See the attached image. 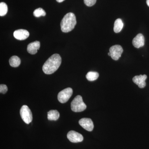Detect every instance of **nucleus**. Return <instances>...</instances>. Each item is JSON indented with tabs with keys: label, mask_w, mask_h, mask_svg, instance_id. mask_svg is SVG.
I'll return each instance as SVG.
<instances>
[{
	"label": "nucleus",
	"mask_w": 149,
	"mask_h": 149,
	"mask_svg": "<svg viewBox=\"0 0 149 149\" xmlns=\"http://www.w3.org/2000/svg\"><path fill=\"white\" fill-rule=\"evenodd\" d=\"M61 63V58L59 54H54L48 58L42 67L43 72L46 74H52L57 70Z\"/></svg>",
	"instance_id": "f257e3e1"
},
{
	"label": "nucleus",
	"mask_w": 149,
	"mask_h": 149,
	"mask_svg": "<svg viewBox=\"0 0 149 149\" xmlns=\"http://www.w3.org/2000/svg\"><path fill=\"white\" fill-rule=\"evenodd\" d=\"M76 17L74 13H69L65 15L61 23V27L63 32H68L74 29L76 24Z\"/></svg>",
	"instance_id": "f03ea898"
},
{
	"label": "nucleus",
	"mask_w": 149,
	"mask_h": 149,
	"mask_svg": "<svg viewBox=\"0 0 149 149\" xmlns=\"http://www.w3.org/2000/svg\"><path fill=\"white\" fill-rule=\"evenodd\" d=\"M87 108L86 104L83 101L82 97L77 95L75 97L71 103V109L75 112H80L84 111Z\"/></svg>",
	"instance_id": "7ed1b4c3"
},
{
	"label": "nucleus",
	"mask_w": 149,
	"mask_h": 149,
	"mask_svg": "<svg viewBox=\"0 0 149 149\" xmlns=\"http://www.w3.org/2000/svg\"><path fill=\"white\" fill-rule=\"evenodd\" d=\"M20 114L22 120L27 124H29L32 121V114L29 107L23 105L20 110Z\"/></svg>",
	"instance_id": "20e7f679"
},
{
	"label": "nucleus",
	"mask_w": 149,
	"mask_h": 149,
	"mask_svg": "<svg viewBox=\"0 0 149 149\" xmlns=\"http://www.w3.org/2000/svg\"><path fill=\"white\" fill-rule=\"evenodd\" d=\"M73 91L72 88H65L59 92L58 95V99L60 102L61 103H66L72 95Z\"/></svg>",
	"instance_id": "39448f33"
},
{
	"label": "nucleus",
	"mask_w": 149,
	"mask_h": 149,
	"mask_svg": "<svg viewBox=\"0 0 149 149\" xmlns=\"http://www.w3.org/2000/svg\"><path fill=\"white\" fill-rule=\"evenodd\" d=\"M123 52V49L121 46L119 45L112 46L110 48L109 52L110 56L114 60L117 61L119 59Z\"/></svg>",
	"instance_id": "423d86ee"
},
{
	"label": "nucleus",
	"mask_w": 149,
	"mask_h": 149,
	"mask_svg": "<svg viewBox=\"0 0 149 149\" xmlns=\"http://www.w3.org/2000/svg\"><path fill=\"white\" fill-rule=\"evenodd\" d=\"M67 138L70 141L73 143H79L82 142L83 140V136L79 133L71 130L67 134Z\"/></svg>",
	"instance_id": "0eeeda50"
},
{
	"label": "nucleus",
	"mask_w": 149,
	"mask_h": 149,
	"mask_svg": "<svg viewBox=\"0 0 149 149\" xmlns=\"http://www.w3.org/2000/svg\"><path fill=\"white\" fill-rule=\"evenodd\" d=\"M79 123L84 129L88 131H92L94 128V124L91 118H81L79 120Z\"/></svg>",
	"instance_id": "6e6552de"
},
{
	"label": "nucleus",
	"mask_w": 149,
	"mask_h": 149,
	"mask_svg": "<svg viewBox=\"0 0 149 149\" xmlns=\"http://www.w3.org/2000/svg\"><path fill=\"white\" fill-rule=\"evenodd\" d=\"M147 78L146 74L136 75L133 78V81L136 85H138L139 88H143L146 87V80Z\"/></svg>",
	"instance_id": "1a4fd4ad"
},
{
	"label": "nucleus",
	"mask_w": 149,
	"mask_h": 149,
	"mask_svg": "<svg viewBox=\"0 0 149 149\" xmlns=\"http://www.w3.org/2000/svg\"><path fill=\"white\" fill-rule=\"evenodd\" d=\"M14 37L19 40H26L29 37V32L25 29H19L15 30L13 33Z\"/></svg>",
	"instance_id": "9d476101"
},
{
	"label": "nucleus",
	"mask_w": 149,
	"mask_h": 149,
	"mask_svg": "<svg viewBox=\"0 0 149 149\" xmlns=\"http://www.w3.org/2000/svg\"><path fill=\"white\" fill-rule=\"evenodd\" d=\"M133 46L136 48L143 47L145 45V38L142 34H138L132 41Z\"/></svg>",
	"instance_id": "9b49d317"
},
{
	"label": "nucleus",
	"mask_w": 149,
	"mask_h": 149,
	"mask_svg": "<svg viewBox=\"0 0 149 149\" xmlns=\"http://www.w3.org/2000/svg\"><path fill=\"white\" fill-rule=\"evenodd\" d=\"M40 43L39 41H35L30 43L27 46V52L31 54H35L37 53L38 50L40 49Z\"/></svg>",
	"instance_id": "f8f14e48"
},
{
	"label": "nucleus",
	"mask_w": 149,
	"mask_h": 149,
	"mask_svg": "<svg viewBox=\"0 0 149 149\" xmlns=\"http://www.w3.org/2000/svg\"><path fill=\"white\" fill-rule=\"evenodd\" d=\"M59 113L56 110H52L48 112L47 118L50 120H56L59 118Z\"/></svg>",
	"instance_id": "ddd939ff"
},
{
	"label": "nucleus",
	"mask_w": 149,
	"mask_h": 149,
	"mask_svg": "<svg viewBox=\"0 0 149 149\" xmlns=\"http://www.w3.org/2000/svg\"><path fill=\"white\" fill-rule=\"evenodd\" d=\"M123 27V23L120 19H117L115 21L113 30L115 33H119L121 31Z\"/></svg>",
	"instance_id": "4468645a"
},
{
	"label": "nucleus",
	"mask_w": 149,
	"mask_h": 149,
	"mask_svg": "<svg viewBox=\"0 0 149 149\" xmlns=\"http://www.w3.org/2000/svg\"><path fill=\"white\" fill-rule=\"evenodd\" d=\"M21 63V60L19 57L16 56H12L9 59V63L13 67H17Z\"/></svg>",
	"instance_id": "2eb2a0df"
},
{
	"label": "nucleus",
	"mask_w": 149,
	"mask_h": 149,
	"mask_svg": "<svg viewBox=\"0 0 149 149\" xmlns=\"http://www.w3.org/2000/svg\"><path fill=\"white\" fill-rule=\"evenodd\" d=\"M99 74L98 72L90 71L87 73L86 77L87 80L90 81H95L98 78Z\"/></svg>",
	"instance_id": "dca6fc26"
},
{
	"label": "nucleus",
	"mask_w": 149,
	"mask_h": 149,
	"mask_svg": "<svg viewBox=\"0 0 149 149\" xmlns=\"http://www.w3.org/2000/svg\"><path fill=\"white\" fill-rule=\"evenodd\" d=\"M8 10V6L6 3H0V16H3L6 14Z\"/></svg>",
	"instance_id": "f3484780"
},
{
	"label": "nucleus",
	"mask_w": 149,
	"mask_h": 149,
	"mask_svg": "<svg viewBox=\"0 0 149 149\" xmlns=\"http://www.w3.org/2000/svg\"><path fill=\"white\" fill-rule=\"evenodd\" d=\"M33 14L36 17H38L42 16H45L46 13L45 11L42 8H38L35 10L33 13Z\"/></svg>",
	"instance_id": "a211bd4d"
},
{
	"label": "nucleus",
	"mask_w": 149,
	"mask_h": 149,
	"mask_svg": "<svg viewBox=\"0 0 149 149\" xmlns=\"http://www.w3.org/2000/svg\"><path fill=\"white\" fill-rule=\"evenodd\" d=\"M84 3L88 6L91 7L96 3L97 0H84Z\"/></svg>",
	"instance_id": "6ab92c4d"
},
{
	"label": "nucleus",
	"mask_w": 149,
	"mask_h": 149,
	"mask_svg": "<svg viewBox=\"0 0 149 149\" xmlns=\"http://www.w3.org/2000/svg\"><path fill=\"white\" fill-rule=\"evenodd\" d=\"M8 89L6 85L4 84H1L0 85V93L2 94H5L8 91Z\"/></svg>",
	"instance_id": "aec40b11"
},
{
	"label": "nucleus",
	"mask_w": 149,
	"mask_h": 149,
	"mask_svg": "<svg viewBox=\"0 0 149 149\" xmlns=\"http://www.w3.org/2000/svg\"><path fill=\"white\" fill-rule=\"evenodd\" d=\"M56 1L58 2L61 3L62 2H63V1H64L65 0H56Z\"/></svg>",
	"instance_id": "412c9836"
},
{
	"label": "nucleus",
	"mask_w": 149,
	"mask_h": 149,
	"mask_svg": "<svg viewBox=\"0 0 149 149\" xmlns=\"http://www.w3.org/2000/svg\"><path fill=\"white\" fill-rule=\"evenodd\" d=\"M146 3L147 5L149 7V0H147Z\"/></svg>",
	"instance_id": "4be33fe9"
},
{
	"label": "nucleus",
	"mask_w": 149,
	"mask_h": 149,
	"mask_svg": "<svg viewBox=\"0 0 149 149\" xmlns=\"http://www.w3.org/2000/svg\"><path fill=\"white\" fill-rule=\"evenodd\" d=\"M108 54L109 56H110V52L108 53Z\"/></svg>",
	"instance_id": "5701e85b"
}]
</instances>
